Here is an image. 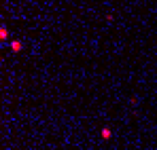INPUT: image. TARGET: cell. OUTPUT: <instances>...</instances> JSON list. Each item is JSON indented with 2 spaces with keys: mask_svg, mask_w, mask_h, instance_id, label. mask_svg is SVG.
<instances>
[{
  "mask_svg": "<svg viewBox=\"0 0 157 150\" xmlns=\"http://www.w3.org/2000/svg\"><path fill=\"white\" fill-rule=\"evenodd\" d=\"M6 36H9V32H6V28H0V38H2V40H4Z\"/></svg>",
  "mask_w": 157,
  "mask_h": 150,
  "instance_id": "cell-2",
  "label": "cell"
},
{
  "mask_svg": "<svg viewBox=\"0 0 157 150\" xmlns=\"http://www.w3.org/2000/svg\"><path fill=\"white\" fill-rule=\"evenodd\" d=\"M102 137H110V129H102Z\"/></svg>",
  "mask_w": 157,
  "mask_h": 150,
  "instance_id": "cell-3",
  "label": "cell"
},
{
  "mask_svg": "<svg viewBox=\"0 0 157 150\" xmlns=\"http://www.w3.org/2000/svg\"><path fill=\"white\" fill-rule=\"evenodd\" d=\"M21 47H23V45H21V40H11V51H13V53H19Z\"/></svg>",
  "mask_w": 157,
  "mask_h": 150,
  "instance_id": "cell-1",
  "label": "cell"
}]
</instances>
